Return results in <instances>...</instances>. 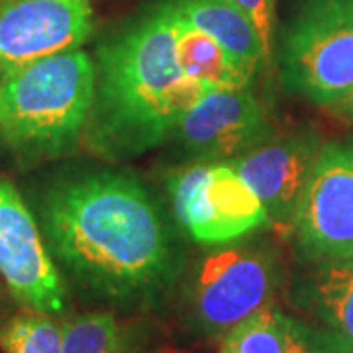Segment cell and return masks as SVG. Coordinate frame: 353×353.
I'll return each instance as SVG.
<instances>
[{
    "label": "cell",
    "mask_w": 353,
    "mask_h": 353,
    "mask_svg": "<svg viewBox=\"0 0 353 353\" xmlns=\"http://www.w3.org/2000/svg\"><path fill=\"white\" fill-rule=\"evenodd\" d=\"M39 224L51 257L110 303H155L183 273L175 230L134 173L99 169L53 181Z\"/></svg>",
    "instance_id": "obj_1"
},
{
    "label": "cell",
    "mask_w": 353,
    "mask_h": 353,
    "mask_svg": "<svg viewBox=\"0 0 353 353\" xmlns=\"http://www.w3.org/2000/svg\"><path fill=\"white\" fill-rule=\"evenodd\" d=\"M208 88L181 71L173 14L157 0L97 48L83 141L110 161L150 152L173 138Z\"/></svg>",
    "instance_id": "obj_2"
},
{
    "label": "cell",
    "mask_w": 353,
    "mask_h": 353,
    "mask_svg": "<svg viewBox=\"0 0 353 353\" xmlns=\"http://www.w3.org/2000/svg\"><path fill=\"white\" fill-rule=\"evenodd\" d=\"M92 92L94 61L81 50L0 77V143L28 165L71 153L85 136Z\"/></svg>",
    "instance_id": "obj_3"
},
{
    "label": "cell",
    "mask_w": 353,
    "mask_h": 353,
    "mask_svg": "<svg viewBox=\"0 0 353 353\" xmlns=\"http://www.w3.org/2000/svg\"><path fill=\"white\" fill-rule=\"evenodd\" d=\"M283 281L277 252L261 241L226 243L194 265L185 289L189 322L220 338L243 318L271 304Z\"/></svg>",
    "instance_id": "obj_4"
},
{
    "label": "cell",
    "mask_w": 353,
    "mask_h": 353,
    "mask_svg": "<svg viewBox=\"0 0 353 353\" xmlns=\"http://www.w3.org/2000/svg\"><path fill=\"white\" fill-rule=\"evenodd\" d=\"M279 75L287 92L328 106L353 87V0H303L285 30Z\"/></svg>",
    "instance_id": "obj_5"
},
{
    "label": "cell",
    "mask_w": 353,
    "mask_h": 353,
    "mask_svg": "<svg viewBox=\"0 0 353 353\" xmlns=\"http://www.w3.org/2000/svg\"><path fill=\"white\" fill-rule=\"evenodd\" d=\"M176 222L190 240L214 248L271 224L261 201L226 161H196L167 175Z\"/></svg>",
    "instance_id": "obj_6"
},
{
    "label": "cell",
    "mask_w": 353,
    "mask_h": 353,
    "mask_svg": "<svg viewBox=\"0 0 353 353\" xmlns=\"http://www.w3.org/2000/svg\"><path fill=\"white\" fill-rule=\"evenodd\" d=\"M289 230L308 261L353 257V138L322 145Z\"/></svg>",
    "instance_id": "obj_7"
},
{
    "label": "cell",
    "mask_w": 353,
    "mask_h": 353,
    "mask_svg": "<svg viewBox=\"0 0 353 353\" xmlns=\"http://www.w3.org/2000/svg\"><path fill=\"white\" fill-rule=\"evenodd\" d=\"M0 277L24 308L46 314L65 310L63 279L41 228L10 181L0 175Z\"/></svg>",
    "instance_id": "obj_8"
},
{
    "label": "cell",
    "mask_w": 353,
    "mask_h": 353,
    "mask_svg": "<svg viewBox=\"0 0 353 353\" xmlns=\"http://www.w3.org/2000/svg\"><path fill=\"white\" fill-rule=\"evenodd\" d=\"M275 136L252 85L208 88L176 126L173 139L192 161H230Z\"/></svg>",
    "instance_id": "obj_9"
},
{
    "label": "cell",
    "mask_w": 353,
    "mask_h": 353,
    "mask_svg": "<svg viewBox=\"0 0 353 353\" xmlns=\"http://www.w3.org/2000/svg\"><path fill=\"white\" fill-rule=\"evenodd\" d=\"M92 28L90 0H0V77L79 50Z\"/></svg>",
    "instance_id": "obj_10"
},
{
    "label": "cell",
    "mask_w": 353,
    "mask_h": 353,
    "mask_svg": "<svg viewBox=\"0 0 353 353\" xmlns=\"http://www.w3.org/2000/svg\"><path fill=\"white\" fill-rule=\"evenodd\" d=\"M324 141L312 128L273 136L252 152L230 159L261 201L271 224L290 228Z\"/></svg>",
    "instance_id": "obj_11"
},
{
    "label": "cell",
    "mask_w": 353,
    "mask_h": 353,
    "mask_svg": "<svg viewBox=\"0 0 353 353\" xmlns=\"http://www.w3.org/2000/svg\"><path fill=\"white\" fill-rule=\"evenodd\" d=\"M163 2L181 20L212 36L245 73L255 77L261 67H269L255 26L232 0H163Z\"/></svg>",
    "instance_id": "obj_12"
},
{
    "label": "cell",
    "mask_w": 353,
    "mask_h": 353,
    "mask_svg": "<svg viewBox=\"0 0 353 353\" xmlns=\"http://www.w3.org/2000/svg\"><path fill=\"white\" fill-rule=\"evenodd\" d=\"M303 306L341 353H353V257L320 261L301 289Z\"/></svg>",
    "instance_id": "obj_13"
},
{
    "label": "cell",
    "mask_w": 353,
    "mask_h": 353,
    "mask_svg": "<svg viewBox=\"0 0 353 353\" xmlns=\"http://www.w3.org/2000/svg\"><path fill=\"white\" fill-rule=\"evenodd\" d=\"M171 14L175 26L176 63L185 75L210 88H240L252 85L253 77L245 73L212 36L181 20L173 10Z\"/></svg>",
    "instance_id": "obj_14"
},
{
    "label": "cell",
    "mask_w": 353,
    "mask_h": 353,
    "mask_svg": "<svg viewBox=\"0 0 353 353\" xmlns=\"http://www.w3.org/2000/svg\"><path fill=\"white\" fill-rule=\"evenodd\" d=\"M290 328L292 318L267 304L228 330L220 353H287Z\"/></svg>",
    "instance_id": "obj_15"
},
{
    "label": "cell",
    "mask_w": 353,
    "mask_h": 353,
    "mask_svg": "<svg viewBox=\"0 0 353 353\" xmlns=\"http://www.w3.org/2000/svg\"><path fill=\"white\" fill-rule=\"evenodd\" d=\"M63 324L53 314L24 308L0 326V350L4 353H61Z\"/></svg>",
    "instance_id": "obj_16"
},
{
    "label": "cell",
    "mask_w": 353,
    "mask_h": 353,
    "mask_svg": "<svg viewBox=\"0 0 353 353\" xmlns=\"http://www.w3.org/2000/svg\"><path fill=\"white\" fill-rule=\"evenodd\" d=\"M61 353H130V350L114 314L87 312L63 322Z\"/></svg>",
    "instance_id": "obj_17"
},
{
    "label": "cell",
    "mask_w": 353,
    "mask_h": 353,
    "mask_svg": "<svg viewBox=\"0 0 353 353\" xmlns=\"http://www.w3.org/2000/svg\"><path fill=\"white\" fill-rule=\"evenodd\" d=\"M241 12L255 26L265 51L267 65L273 61V41H275V4L277 0H232Z\"/></svg>",
    "instance_id": "obj_18"
},
{
    "label": "cell",
    "mask_w": 353,
    "mask_h": 353,
    "mask_svg": "<svg viewBox=\"0 0 353 353\" xmlns=\"http://www.w3.org/2000/svg\"><path fill=\"white\" fill-rule=\"evenodd\" d=\"M287 353H341L336 341L330 338L324 330L312 328L304 322L292 318L290 343Z\"/></svg>",
    "instance_id": "obj_19"
},
{
    "label": "cell",
    "mask_w": 353,
    "mask_h": 353,
    "mask_svg": "<svg viewBox=\"0 0 353 353\" xmlns=\"http://www.w3.org/2000/svg\"><path fill=\"white\" fill-rule=\"evenodd\" d=\"M332 116L345 120V122H353V87L338 97L334 102H330L328 106H324Z\"/></svg>",
    "instance_id": "obj_20"
},
{
    "label": "cell",
    "mask_w": 353,
    "mask_h": 353,
    "mask_svg": "<svg viewBox=\"0 0 353 353\" xmlns=\"http://www.w3.org/2000/svg\"><path fill=\"white\" fill-rule=\"evenodd\" d=\"M0 312H2V303H0Z\"/></svg>",
    "instance_id": "obj_21"
}]
</instances>
